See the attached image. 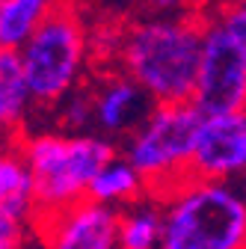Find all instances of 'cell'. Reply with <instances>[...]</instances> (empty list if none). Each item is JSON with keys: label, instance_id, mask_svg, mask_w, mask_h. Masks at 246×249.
I'll use <instances>...</instances> for the list:
<instances>
[{"label": "cell", "instance_id": "cell-14", "mask_svg": "<svg viewBox=\"0 0 246 249\" xmlns=\"http://www.w3.org/2000/svg\"><path fill=\"white\" fill-rule=\"evenodd\" d=\"M59 0H0V48L21 51Z\"/></svg>", "mask_w": 246, "mask_h": 249}, {"label": "cell", "instance_id": "cell-20", "mask_svg": "<svg viewBox=\"0 0 246 249\" xmlns=\"http://www.w3.org/2000/svg\"><path fill=\"white\" fill-rule=\"evenodd\" d=\"M237 184H240V190H243V196H246V175H243V178H240Z\"/></svg>", "mask_w": 246, "mask_h": 249}, {"label": "cell", "instance_id": "cell-2", "mask_svg": "<svg viewBox=\"0 0 246 249\" xmlns=\"http://www.w3.org/2000/svg\"><path fill=\"white\" fill-rule=\"evenodd\" d=\"M160 202V249H246V196L237 181L190 175Z\"/></svg>", "mask_w": 246, "mask_h": 249}, {"label": "cell", "instance_id": "cell-16", "mask_svg": "<svg viewBox=\"0 0 246 249\" xmlns=\"http://www.w3.org/2000/svg\"><path fill=\"white\" fill-rule=\"evenodd\" d=\"M220 24H226L237 39L246 42V0H223L220 6L208 9Z\"/></svg>", "mask_w": 246, "mask_h": 249}, {"label": "cell", "instance_id": "cell-3", "mask_svg": "<svg viewBox=\"0 0 246 249\" xmlns=\"http://www.w3.org/2000/svg\"><path fill=\"white\" fill-rule=\"evenodd\" d=\"M18 148L36 181V216L66 211L89 199L95 175L116 158V145L101 134H18Z\"/></svg>", "mask_w": 246, "mask_h": 249}, {"label": "cell", "instance_id": "cell-15", "mask_svg": "<svg viewBox=\"0 0 246 249\" xmlns=\"http://www.w3.org/2000/svg\"><path fill=\"white\" fill-rule=\"evenodd\" d=\"M59 122L63 128L71 134H86L89 128H95V95L92 86H80L74 89L66 101H59Z\"/></svg>", "mask_w": 246, "mask_h": 249}, {"label": "cell", "instance_id": "cell-13", "mask_svg": "<svg viewBox=\"0 0 246 249\" xmlns=\"http://www.w3.org/2000/svg\"><path fill=\"white\" fill-rule=\"evenodd\" d=\"M142 196H148V187H145L142 175L122 158V154H116V158L95 175V181L89 187L92 202H101V205H110V208H119V211H125L128 205L140 202Z\"/></svg>", "mask_w": 246, "mask_h": 249}, {"label": "cell", "instance_id": "cell-7", "mask_svg": "<svg viewBox=\"0 0 246 249\" xmlns=\"http://www.w3.org/2000/svg\"><path fill=\"white\" fill-rule=\"evenodd\" d=\"M190 175L211 181H240L246 175V110L202 116Z\"/></svg>", "mask_w": 246, "mask_h": 249}, {"label": "cell", "instance_id": "cell-11", "mask_svg": "<svg viewBox=\"0 0 246 249\" xmlns=\"http://www.w3.org/2000/svg\"><path fill=\"white\" fill-rule=\"evenodd\" d=\"M0 211L18 216H36V181L30 172L18 140L12 145H0Z\"/></svg>", "mask_w": 246, "mask_h": 249}, {"label": "cell", "instance_id": "cell-5", "mask_svg": "<svg viewBox=\"0 0 246 249\" xmlns=\"http://www.w3.org/2000/svg\"><path fill=\"white\" fill-rule=\"evenodd\" d=\"M199 124L202 113L193 101L155 104L148 116L125 137L122 158L142 175L148 193L163 196L175 184L190 178Z\"/></svg>", "mask_w": 246, "mask_h": 249}, {"label": "cell", "instance_id": "cell-9", "mask_svg": "<svg viewBox=\"0 0 246 249\" xmlns=\"http://www.w3.org/2000/svg\"><path fill=\"white\" fill-rule=\"evenodd\" d=\"M95 95V131L101 137H128L155 107L145 89L128 74L113 71L92 86Z\"/></svg>", "mask_w": 246, "mask_h": 249}, {"label": "cell", "instance_id": "cell-4", "mask_svg": "<svg viewBox=\"0 0 246 249\" xmlns=\"http://www.w3.org/2000/svg\"><path fill=\"white\" fill-rule=\"evenodd\" d=\"M89 59L92 30L86 27L77 0H59L21 48V62L36 104L56 107L74 89H80Z\"/></svg>", "mask_w": 246, "mask_h": 249}, {"label": "cell", "instance_id": "cell-8", "mask_svg": "<svg viewBox=\"0 0 246 249\" xmlns=\"http://www.w3.org/2000/svg\"><path fill=\"white\" fill-rule=\"evenodd\" d=\"M45 237V249H119L122 211L83 199L66 211L33 216Z\"/></svg>", "mask_w": 246, "mask_h": 249}, {"label": "cell", "instance_id": "cell-12", "mask_svg": "<svg viewBox=\"0 0 246 249\" xmlns=\"http://www.w3.org/2000/svg\"><path fill=\"white\" fill-rule=\"evenodd\" d=\"M163 243V202L148 193L122 211L119 249H160Z\"/></svg>", "mask_w": 246, "mask_h": 249}, {"label": "cell", "instance_id": "cell-10", "mask_svg": "<svg viewBox=\"0 0 246 249\" xmlns=\"http://www.w3.org/2000/svg\"><path fill=\"white\" fill-rule=\"evenodd\" d=\"M33 107H36V98L27 83L21 51L0 48V128L18 137Z\"/></svg>", "mask_w": 246, "mask_h": 249}, {"label": "cell", "instance_id": "cell-17", "mask_svg": "<svg viewBox=\"0 0 246 249\" xmlns=\"http://www.w3.org/2000/svg\"><path fill=\"white\" fill-rule=\"evenodd\" d=\"M24 216L9 213V211H0V249H24Z\"/></svg>", "mask_w": 246, "mask_h": 249}, {"label": "cell", "instance_id": "cell-18", "mask_svg": "<svg viewBox=\"0 0 246 249\" xmlns=\"http://www.w3.org/2000/svg\"><path fill=\"white\" fill-rule=\"evenodd\" d=\"M145 15H187L199 12L202 0H140Z\"/></svg>", "mask_w": 246, "mask_h": 249}, {"label": "cell", "instance_id": "cell-19", "mask_svg": "<svg viewBox=\"0 0 246 249\" xmlns=\"http://www.w3.org/2000/svg\"><path fill=\"white\" fill-rule=\"evenodd\" d=\"M220 3H223V0H202L205 9H213V6H220Z\"/></svg>", "mask_w": 246, "mask_h": 249}, {"label": "cell", "instance_id": "cell-1", "mask_svg": "<svg viewBox=\"0 0 246 249\" xmlns=\"http://www.w3.org/2000/svg\"><path fill=\"white\" fill-rule=\"evenodd\" d=\"M205 39V12L142 15L122 24L116 66L155 104L193 101Z\"/></svg>", "mask_w": 246, "mask_h": 249}, {"label": "cell", "instance_id": "cell-21", "mask_svg": "<svg viewBox=\"0 0 246 249\" xmlns=\"http://www.w3.org/2000/svg\"><path fill=\"white\" fill-rule=\"evenodd\" d=\"M3 137H6V131H3V128H0V145H3Z\"/></svg>", "mask_w": 246, "mask_h": 249}, {"label": "cell", "instance_id": "cell-6", "mask_svg": "<svg viewBox=\"0 0 246 249\" xmlns=\"http://www.w3.org/2000/svg\"><path fill=\"white\" fill-rule=\"evenodd\" d=\"M193 104L202 116L246 110V42L211 12L205 15L202 62Z\"/></svg>", "mask_w": 246, "mask_h": 249}]
</instances>
